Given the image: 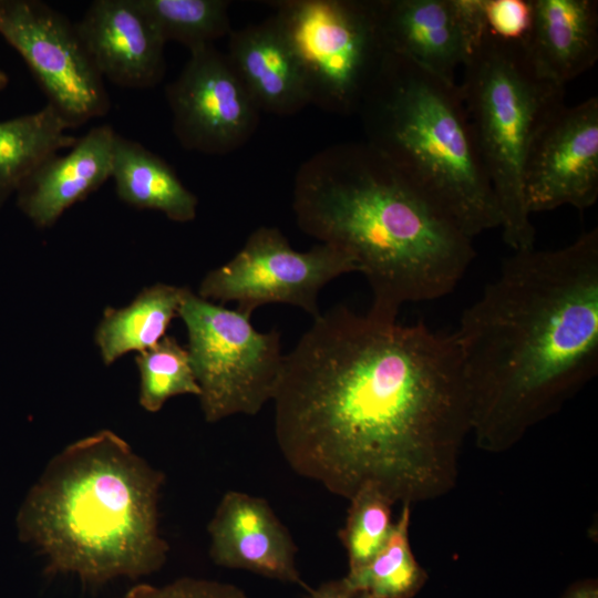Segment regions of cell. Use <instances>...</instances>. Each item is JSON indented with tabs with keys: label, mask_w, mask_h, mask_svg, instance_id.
<instances>
[{
	"label": "cell",
	"mask_w": 598,
	"mask_h": 598,
	"mask_svg": "<svg viewBox=\"0 0 598 598\" xmlns=\"http://www.w3.org/2000/svg\"><path fill=\"white\" fill-rule=\"evenodd\" d=\"M271 401L289 467L347 499L365 486L402 505L445 495L472 432L454 333L342 305L285 354Z\"/></svg>",
	"instance_id": "cell-1"
},
{
	"label": "cell",
	"mask_w": 598,
	"mask_h": 598,
	"mask_svg": "<svg viewBox=\"0 0 598 598\" xmlns=\"http://www.w3.org/2000/svg\"><path fill=\"white\" fill-rule=\"evenodd\" d=\"M455 340L476 445L513 447L598 369V229L513 251L462 313Z\"/></svg>",
	"instance_id": "cell-2"
},
{
	"label": "cell",
	"mask_w": 598,
	"mask_h": 598,
	"mask_svg": "<svg viewBox=\"0 0 598 598\" xmlns=\"http://www.w3.org/2000/svg\"><path fill=\"white\" fill-rule=\"evenodd\" d=\"M292 210L305 234L354 260L372 293L368 313L383 320H396L405 303L452 292L476 255L473 238L365 142L306 159Z\"/></svg>",
	"instance_id": "cell-3"
},
{
	"label": "cell",
	"mask_w": 598,
	"mask_h": 598,
	"mask_svg": "<svg viewBox=\"0 0 598 598\" xmlns=\"http://www.w3.org/2000/svg\"><path fill=\"white\" fill-rule=\"evenodd\" d=\"M164 480L121 436L99 431L49 462L19 512L20 537L51 576L74 574L96 587L151 575L168 553L158 530Z\"/></svg>",
	"instance_id": "cell-4"
},
{
	"label": "cell",
	"mask_w": 598,
	"mask_h": 598,
	"mask_svg": "<svg viewBox=\"0 0 598 598\" xmlns=\"http://www.w3.org/2000/svg\"><path fill=\"white\" fill-rule=\"evenodd\" d=\"M358 114L364 142L467 236L501 228L457 82L388 50Z\"/></svg>",
	"instance_id": "cell-5"
},
{
	"label": "cell",
	"mask_w": 598,
	"mask_h": 598,
	"mask_svg": "<svg viewBox=\"0 0 598 598\" xmlns=\"http://www.w3.org/2000/svg\"><path fill=\"white\" fill-rule=\"evenodd\" d=\"M458 85L498 205L503 239L513 251L534 248L524 166L539 130L565 105V86L536 72L522 41L488 31L463 65Z\"/></svg>",
	"instance_id": "cell-6"
},
{
	"label": "cell",
	"mask_w": 598,
	"mask_h": 598,
	"mask_svg": "<svg viewBox=\"0 0 598 598\" xmlns=\"http://www.w3.org/2000/svg\"><path fill=\"white\" fill-rule=\"evenodd\" d=\"M271 14L295 53L310 104L358 113L388 53L375 0H279Z\"/></svg>",
	"instance_id": "cell-7"
},
{
	"label": "cell",
	"mask_w": 598,
	"mask_h": 598,
	"mask_svg": "<svg viewBox=\"0 0 598 598\" xmlns=\"http://www.w3.org/2000/svg\"><path fill=\"white\" fill-rule=\"evenodd\" d=\"M178 316L187 330V351L206 422L258 414L272 400L282 370L280 332L258 331L249 316L188 288Z\"/></svg>",
	"instance_id": "cell-8"
},
{
	"label": "cell",
	"mask_w": 598,
	"mask_h": 598,
	"mask_svg": "<svg viewBox=\"0 0 598 598\" xmlns=\"http://www.w3.org/2000/svg\"><path fill=\"white\" fill-rule=\"evenodd\" d=\"M353 271L354 260L336 246L320 243L298 251L278 228L260 226L233 258L204 276L197 295L212 302H235L236 310L249 317L261 306L286 303L315 319L321 313V289Z\"/></svg>",
	"instance_id": "cell-9"
},
{
	"label": "cell",
	"mask_w": 598,
	"mask_h": 598,
	"mask_svg": "<svg viewBox=\"0 0 598 598\" xmlns=\"http://www.w3.org/2000/svg\"><path fill=\"white\" fill-rule=\"evenodd\" d=\"M0 34L71 128L110 111L104 79L64 14L38 0H0Z\"/></svg>",
	"instance_id": "cell-10"
},
{
	"label": "cell",
	"mask_w": 598,
	"mask_h": 598,
	"mask_svg": "<svg viewBox=\"0 0 598 598\" xmlns=\"http://www.w3.org/2000/svg\"><path fill=\"white\" fill-rule=\"evenodd\" d=\"M189 53L179 75L165 89L174 135L185 150L229 154L252 137L260 111L226 53L214 44Z\"/></svg>",
	"instance_id": "cell-11"
},
{
	"label": "cell",
	"mask_w": 598,
	"mask_h": 598,
	"mask_svg": "<svg viewBox=\"0 0 598 598\" xmlns=\"http://www.w3.org/2000/svg\"><path fill=\"white\" fill-rule=\"evenodd\" d=\"M524 194L532 214L598 198V97L563 105L534 138L524 166Z\"/></svg>",
	"instance_id": "cell-12"
},
{
	"label": "cell",
	"mask_w": 598,
	"mask_h": 598,
	"mask_svg": "<svg viewBox=\"0 0 598 598\" xmlns=\"http://www.w3.org/2000/svg\"><path fill=\"white\" fill-rule=\"evenodd\" d=\"M386 49L448 82L487 32L484 0H375Z\"/></svg>",
	"instance_id": "cell-13"
},
{
	"label": "cell",
	"mask_w": 598,
	"mask_h": 598,
	"mask_svg": "<svg viewBox=\"0 0 598 598\" xmlns=\"http://www.w3.org/2000/svg\"><path fill=\"white\" fill-rule=\"evenodd\" d=\"M207 532L209 557L217 566L308 588L296 564L298 547L265 498L226 492Z\"/></svg>",
	"instance_id": "cell-14"
},
{
	"label": "cell",
	"mask_w": 598,
	"mask_h": 598,
	"mask_svg": "<svg viewBox=\"0 0 598 598\" xmlns=\"http://www.w3.org/2000/svg\"><path fill=\"white\" fill-rule=\"evenodd\" d=\"M103 79L150 89L165 74V41L137 0H95L76 23Z\"/></svg>",
	"instance_id": "cell-15"
},
{
	"label": "cell",
	"mask_w": 598,
	"mask_h": 598,
	"mask_svg": "<svg viewBox=\"0 0 598 598\" xmlns=\"http://www.w3.org/2000/svg\"><path fill=\"white\" fill-rule=\"evenodd\" d=\"M115 135L107 124L90 128L68 154L51 156L22 184L18 206L37 227H52L111 177Z\"/></svg>",
	"instance_id": "cell-16"
},
{
	"label": "cell",
	"mask_w": 598,
	"mask_h": 598,
	"mask_svg": "<svg viewBox=\"0 0 598 598\" xmlns=\"http://www.w3.org/2000/svg\"><path fill=\"white\" fill-rule=\"evenodd\" d=\"M227 56L260 112L289 116L310 105L299 62L272 16L231 30Z\"/></svg>",
	"instance_id": "cell-17"
},
{
	"label": "cell",
	"mask_w": 598,
	"mask_h": 598,
	"mask_svg": "<svg viewBox=\"0 0 598 598\" xmlns=\"http://www.w3.org/2000/svg\"><path fill=\"white\" fill-rule=\"evenodd\" d=\"M522 43L536 72L565 86L598 60V1L532 0Z\"/></svg>",
	"instance_id": "cell-18"
},
{
	"label": "cell",
	"mask_w": 598,
	"mask_h": 598,
	"mask_svg": "<svg viewBox=\"0 0 598 598\" xmlns=\"http://www.w3.org/2000/svg\"><path fill=\"white\" fill-rule=\"evenodd\" d=\"M111 177L118 198L137 209L158 210L177 223L196 217L198 198L173 167L141 143L117 133Z\"/></svg>",
	"instance_id": "cell-19"
},
{
	"label": "cell",
	"mask_w": 598,
	"mask_h": 598,
	"mask_svg": "<svg viewBox=\"0 0 598 598\" xmlns=\"http://www.w3.org/2000/svg\"><path fill=\"white\" fill-rule=\"evenodd\" d=\"M186 287L157 282L143 289L123 308H106L95 330V343L106 365L122 355L143 352L165 336L178 309Z\"/></svg>",
	"instance_id": "cell-20"
},
{
	"label": "cell",
	"mask_w": 598,
	"mask_h": 598,
	"mask_svg": "<svg viewBox=\"0 0 598 598\" xmlns=\"http://www.w3.org/2000/svg\"><path fill=\"white\" fill-rule=\"evenodd\" d=\"M49 103L41 110L0 122V206L51 156L78 137Z\"/></svg>",
	"instance_id": "cell-21"
},
{
	"label": "cell",
	"mask_w": 598,
	"mask_h": 598,
	"mask_svg": "<svg viewBox=\"0 0 598 598\" xmlns=\"http://www.w3.org/2000/svg\"><path fill=\"white\" fill-rule=\"evenodd\" d=\"M411 505L403 504L381 550L363 567L343 578L373 598H412L426 581V571L410 544Z\"/></svg>",
	"instance_id": "cell-22"
},
{
	"label": "cell",
	"mask_w": 598,
	"mask_h": 598,
	"mask_svg": "<svg viewBox=\"0 0 598 598\" xmlns=\"http://www.w3.org/2000/svg\"><path fill=\"white\" fill-rule=\"evenodd\" d=\"M165 42L175 41L189 51L229 35L227 0H137Z\"/></svg>",
	"instance_id": "cell-23"
},
{
	"label": "cell",
	"mask_w": 598,
	"mask_h": 598,
	"mask_svg": "<svg viewBox=\"0 0 598 598\" xmlns=\"http://www.w3.org/2000/svg\"><path fill=\"white\" fill-rule=\"evenodd\" d=\"M141 385L138 401L148 412L159 411L166 401L182 394L198 396L188 351L171 336H165L154 347L135 358Z\"/></svg>",
	"instance_id": "cell-24"
},
{
	"label": "cell",
	"mask_w": 598,
	"mask_h": 598,
	"mask_svg": "<svg viewBox=\"0 0 598 598\" xmlns=\"http://www.w3.org/2000/svg\"><path fill=\"white\" fill-rule=\"evenodd\" d=\"M343 527L338 536L347 550L349 570L367 565L384 546L392 526L394 503L372 486L358 491L350 499Z\"/></svg>",
	"instance_id": "cell-25"
},
{
	"label": "cell",
	"mask_w": 598,
	"mask_h": 598,
	"mask_svg": "<svg viewBox=\"0 0 598 598\" xmlns=\"http://www.w3.org/2000/svg\"><path fill=\"white\" fill-rule=\"evenodd\" d=\"M121 598H250L239 587L216 580L192 577L178 578L156 587L137 585Z\"/></svg>",
	"instance_id": "cell-26"
},
{
	"label": "cell",
	"mask_w": 598,
	"mask_h": 598,
	"mask_svg": "<svg viewBox=\"0 0 598 598\" xmlns=\"http://www.w3.org/2000/svg\"><path fill=\"white\" fill-rule=\"evenodd\" d=\"M489 34L506 41H523L532 22V0H484Z\"/></svg>",
	"instance_id": "cell-27"
},
{
	"label": "cell",
	"mask_w": 598,
	"mask_h": 598,
	"mask_svg": "<svg viewBox=\"0 0 598 598\" xmlns=\"http://www.w3.org/2000/svg\"><path fill=\"white\" fill-rule=\"evenodd\" d=\"M306 590V598H373L368 592L351 587L344 578L328 580Z\"/></svg>",
	"instance_id": "cell-28"
},
{
	"label": "cell",
	"mask_w": 598,
	"mask_h": 598,
	"mask_svg": "<svg viewBox=\"0 0 598 598\" xmlns=\"http://www.w3.org/2000/svg\"><path fill=\"white\" fill-rule=\"evenodd\" d=\"M563 598H598L596 580H586L574 585Z\"/></svg>",
	"instance_id": "cell-29"
},
{
	"label": "cell",
	"mask_w": 598,
	"mask_h": 598,
	"mask_svg": "<svg viewBox=\"0 0 598 598\" xmlns=\"http://www.w3.org/2000/svg\"><path fill=\"white\" fill-rule=\"evenodd\" d=\"M8 82H9L8 74L3 72L2 70H0V91L3 90L8 85Z\"/></svg>",
	"instance_id": "cell-30"
}]
</instances>
